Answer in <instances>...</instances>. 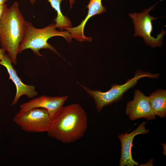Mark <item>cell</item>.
<instances>
[{"label": "cell", "mask_w": 166, "mask_h": 166, "mask_svg": "<svg viewBox=\"0 0 166 166\" xmlns=\"http://www.w3.org/2000/svg\"><path fill=\"white\" fill-rule=\"evenodd\" d=\"M7 8V5L5 3L0 4V21Z\"/></svg>", "instance_id": "14"}, {"label": "cell", "mask_w": 166, "mask_h": 166, "mask_svg": "<svg viewBox=\"0 0 166 166\" xmlns=\"http://www.w3.org/2000/svg\"><path fill=\"white\" fill-rule=\"evenodd\" d=\"M6 50L2 48H0V60H1L5 57L7 53Z\"/></svg>", "instance_id": "15"}, {"label": "cell", "mask_w": 166, "mask_h": 166, "mask_svg": "<svg viewBox=\"0 0 166 166\" xmlns=\"http://www.w3.org/2000/svg\"><path fill=\"white\" fill-rule=\"evenodd\" d=\"M88 126L87 117L78 104L63 107L52 119L48 135L65 144L74 142L84 135Z\"/></svg>", "instance_id": "1"}, {"label": "cell", "mask_w": 166, "mask_h": 166, "mask_svg": "<svg viewBox=\"0 0 166 166\" xmlns=\"http://www.w3.org/2000/svg\"><path fill=\"white\" fill-rule=\"evenodd\" d=\"M158 3L144 10L141 12L132 13L128 14L132 20L134 26V37H141L144 39L145 44L152 48L161 47L162 46L163 39L166 34V31L162 29L156 38L152 36L151 35L153 31L152 22L158 18L150 15L149 13L154 9Z\"/></svg>", "instance_id": "5"}, {"label": "cell", "mask_w": 166, "mask_h": 166, "mask_svg": "<svg viewBox=\"0 0 166 166\" xmlns=\"http://www.w3.org/2000/svg\"><path fill=\"white\" fill-rule=\"evenodd\" d=\"M151 109L155 115L161 118L166 117V90L159 89L148 97Z\"/></svg>", "instance_id": "11"}, {"label": "cell", "mask_w": 166, "mask_h": 166, "mask_svg": "<svg viewBox=\"0 0 166 166\" xmlns=\"http://www.w3.org/2000/svg\"><path fill=\"white\" fill-rule=\"evenodd\" d=\"M70 5V9L72 8L73 5L75 2V0H69Z\"/></svg>", "instance_id": "16"}, {"label": "cell", "mask_w": 166, "mask_h": 166, "mask_svg": "<svg viewBox=\"0 0 166 166\" xmlns=\"http://www.w3.org/2000/svg\"></svg>", "instance_id": "18"}, {"label": "cell", "mask_w": 166, "mask_h": 166, "mask_svg": "<svg viewBox=\"0 0 166 166\" xmlns=\"http://www.w3.org/2000/svg\"><path fill=\"white\" fill-rule=\"evenodd\" d=\"M36 0H30V3L33 5ZM64 0H47L51 6L57 13V16L54 19L55 26L62 31L65 29L72 27L71 21L67 17L64 15L61 11V4Z\"/></svg>", "instance_id": "13"}, {"label": "cell", "mask_w": 166, "mask_h": 166, "mask_svg": "<svg viewBox=\"0 0 166 166\" xmlns=\"http://www.w3.org/2000/svg\"><path fill=\"white\" fill-rule=\"evenodd\" d=\"M125 112L131 121L142 118L150 121L156 118L151 109L148 97L138 89L134 91L133 99L127 103Z\"/></svg>", "instance_id": "7"}, {"label": "cell", "mask_w": 166, "mask_h": 166, "mask_svg": "<svg viewBox=\"0 0 166 166\" xmlns=\"http://www.w3.org/2000/svg\"><path fill=\"white\" fill-rule=\"evenodd\" d=\"M7 0H0V4H4L5 3V2H7Z\"/></svg>", "instance_id": "17"}, {"label": "cell", "mask_w": 166, "mask_h": 166, "mask_svg": "<svg viewBox=\"0 0 166 166\" xmlns=\"http://www.w3.org/2000/svg\"><path fill=\"white\" fill-rule=\"evenodd\" d=\"M147 124V122L143 121L130 133L126 132L118 135V137L121 145L120 166L138 165V162L135 161L132 156L131 150L133 146L132 142L134 137L136 135L149 133V130L145 128Z\"/></svg>", "instance_id": "9"}, {"label": "cell", "mask_w": 166, "mask_h": 166, "mask_svg": "<svg viewBox=\"0 0 166 166\" xmlns=\"http://www.w3.org/2000/svg\"><path fill=\"white\" fill-rule=\"evenodd\" d=\"M16 1L6 8L0 21V45L16 65L20 45L23 39L26 23Z\"/></svg>", "instance_id": "2"}, {"label": "cell", "mask_w": 166, "mask_h": 166, "mask_svg": "<svg viewBox=\"0 0 166 166\" xmlns=\"http://www.w3.org/2000/svg\"><path fill=\"white\" fill-rule=\"evenodd\" d=\"M13 121L23 131L39 133L47 131L52 119L46 109L35 108L24 113H18Z\"/></svg>", "instance_id": "6"}, {"label": "cell", "mask_w": 166, "mask_h": 166, "mask_svg": "<svg viewBox=\"0 0 166 166\" xmlns=\"http://www.w3.org/2000/svg\"><path fill=\"white\" fill-rule=\"evenodd\" d=\"M26 27L22 41L19 45L18 54L27 49H31L34 53L38 56H42L39 53L42 49L51 50L61 57V55L56 49L47 42L51 38L56 36L63 37L69 43H71L72 38L68 31H58L56 30L55 23H52L42 28L35 27L31 22L26 21Z\"/></svg>", "instance_id": "3"}, {"label": "cell", "mask_w": 166, "mask_h": 166, "mask_svg": "<svg viewBox=\"0 0 166 166\" xmlns=\"http://www.w3.org/2000/svg\"><path fill=\"white\" fill-rule=\"evenodd\" d=\"M160 76L159 73H152L138 69L135 71L134 77L127 79L123 84H112L111 88L105 92L100 90H93L81 84L80 85L93 98L97 111L99 113L104 107L121 101L124 94L136 86L142 78L148 77L151 79H157Z\"/></svg>", "instance_id": "4"}, {"label": "cell", "mask_w": 166, "mask_h": 166, "mask_svg": "<svg viewBox=\"0 0 166 166\" xmlns=\"http://www.w3.org/2000/svg\"><path fill=\"white\" fill-rule=\"evenodd\" d=\"M68 98V96L51 97L42 95L21 105L18 112L24 113L35 108H43L48 110L52 119L63 106Z\"/></svg>", "instance_id": "8"}, {"label": "cell", "mask_w": 166, "mask_h": 166, "mask_svg": "<svg viewBox=\"0 0 166 166\" xmlns=\"http://www.w3.org/2000/svg\"><path fill=\"white\" fill-rule=\"evenodd\" d=\"M12 63L8 54H6L4 58L0 60V65L6 68L9 75V79L14 82L16 89V94L11 106L16 105L19 98L23 95H25L27 98L32 99L38 94L34 86L27 85L22 82L17 75V71L14 69Z\"/></svg>", "instance_id": "10"}, {"label": "cell", "mask_w": 166, "mask_h": 166, "mask_svg": "<svg viewBox=\"0 0 166 166\" xmlns=\"http://www.w3.org/2000/svg\"><path fill=\"white\" fill-rule=\"evenodd\" d=\"M101 1L89 0L86 7L88 9L87 14L79 25L75 27V30L79 34H83L86 23L90 18L96 15L101 14L106 12V9L102 5Z\"/></svg>", "instance_id": "12"}]
</instances>
